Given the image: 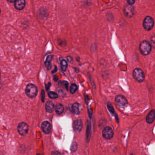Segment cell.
Returning a JSON list of instances; mask_svg holds the SVG:
<instances>
[{
    "label": "cell",
    "mask_w": 155,
    "mask_h": 155,
    "mask_svg": "<svg viewBox=\"0 0 155 155\" xmlns=\"http://www.w3.org/2000/svg\"><path fill=\"white\" fill-rule=\"evenodd\" d=\"M139 50L142 55H148L151 51V45L148 41L144 40L140 44Z\"/></svg>",
    "instance_id": "1"
},
{
    "label": "cell",
    "mask_w": 155,
    "mask_h": 155,
    "mask_svg": "<svg viewBox=\"0 0 155 155\" xmlns=\"http://www.w3.org/2000/svg\"><path fill=\"white\" fill-rule=\"evenodd\" d=\"M26 92L29 98H34L37 94L38 89L35 85L29 84L26 87Z\"/></svg>",
    "instance_id": "2"
},
{
    "label": "cell",
    "mask_w": 155,
    "mask_h": 155,
    "mask_svg": "<svg viewBox=\"0 0 155 155\" xmlns=\"http://www.w3.org/2000/svg\"><path fill=\"white\" fill-rule=\"evenodd\" d=\"M133 76L138 82H142L145 79V75L143 71L139 68H136L134 69Z\"/></svg>",
    "instance_id": "3"
},
{
    "label": "cell",
    "mask_w": 155,
    "mask_h": 155,
    "mask_svg": "<svg viewBox=\"0 0 155 155\" xmlns=\"http://www.w3.org/2000/svg\"><path fill=\"white\" fill-rule=\"evenodd\" d=\"M154 24V22L153 18L150 16H147L144 20V28L146 30L149 31L153 28Z\"/></svg>",
    "instance_id": "4"
},
{
    "label": "cell",
    "mask_w": 155,
    "mask_h": 155,
    "mask_svg": "<svg viewBox=\"0 0 155 155\" xmlns=\"http://www.w3.org/2000/svg\"><path fill=\"white\" fill-rule=\"evenodd\" d=\"M18 132L20 135L25 136L29 130V127L25 122L20 123L17 127Z\"/></svg>",
    "instance_id": "5"
},
{
    "label": "cell",
    "mask_w": 155,
    "mask_h": 155,
    "mask_svg": "<svg viewBox=\"0 0 155 155\" xmlns=\"http://www.w3.org/2000/svg\"><path fill=\"white\" fill-rule=\"evenodd\" d=\"M115 102L118 106L121 108L125 107L128 103L127 99L122 95H118L116 97Z\"/></svg>",
    "instance_id": "6"
},
{
    "label": "cell",
    "mask_w": 155,
    "mask_h": 155,
    "mask_svg": "<svg viewBox=\"0 0 155 155\" xmlns=\"http://www.w3.org/2000/svg\"><path fill=\"white\" fill-rule=\"evenodd\" d=\"M123 11L125 16L128 17H132L134 15V9L132 5H127L124 6Z\"/></svg>",
    "instance_id": "7"
},
{
    "label": "cell",
    "mask_w": 155,
    "mask_h": 155,
    "mask_svg": "<svg viewBox=\"0 0 155 155\" xmlns=\"http://www.w3.org/2000/svg\"><path fill=\"white\" fill-rule=\"evenodd\" d=\"M102 136L105 139H110L113 136V132L109 127H106L102 131Z\"/></svg>",
    "instance_id": "8"
},
{
    "label": "cell",
    "mask_w": 155,
    "mask_h": 155,
    "mask_svg": "<svg viewBox=\"0 0 155 155\" xmlns=\"http://www.w3.org/2000/svg\"><path fill=\"white\" fill-rule=\"evenodd\" d=\"M41 128L44 132L48 134L51 131V125L49 122L45 121L42 124Z\"/></svg>",
    "instance_id": "9"
},
{
    "label": "cell",
    "mask_w": 155,
    "mask_h": 155,
    "mask_svg": "<svg viewBox=\"0 0 155 155\" xmlns=\"http://www.w3.org/2000/svg\"><path fill=\"white\" fill-rule=\"evenodd\" d=\"M155 119V110L152 109L148 113L146 121L147 123H152Z\"/></svg>",
    "instance_id": "10"
},
{
    "label": "cell",
    "mask_w": 155,
    "mask_h": 155,
    "mask_svg": "<svg viewBox=\"0 0 155 155\" xmlns=\"http://www.w3.org/2000/svg\"><path fill=\"white\" fill-rule=\"evenodd\" d=\"M26 5L25 0H16L15 2V7L18 10L23 9Z\"/></svg>",
    "instance_id": "11"
},
{
    "label": "cell",
    "mask_w": 155,
    "mask_h": 155,
    "mask_svg": "<svg viewBox=\"0 0 155 155\" xmlns=\"http://www.w3.org/2000/svg\"><path fill=\"white\" fill-rule=\"evenodd\" d=\"M81 106L79 103L75 102L73 104L72 106V111L73 113L76 115H78L80 112Z\"/></svg>",
    "instance_id": "12"
},
{
    "label": "cell",
    "mask_w": 155,
    "mask_h": 155,
    "mask_svg": "<svg viewBox=\"0 0 155 155\" xmlns=\"http://www.w3.org/2000/svg\"><path fill=\"white\" fill-rule=\"evenodd\" d=\"M74 128L75 130L77 132H79L82 130V121L81 120L78 119L74 122Z\"/></svg>",
    "instance_id": "13"
},
{
    "label": "cell",
    "mask_w": 155,
    "mask_h": 155,
    "mask_svg": "<svg viewBox=\"0 0 155 155\" xmlns=\"http://www.w3.org/2000/svg\"><path fill=\"white\" fill-rule=\"evenodd\" d=\"M54 107H55L54 104H53V102L50 101H49L46 103L45 109L48 112L51 113L53 112Z\"/></svg>",
    "instance_id": "14"
},
{
    "label": "cell",
    "mask_w": 155,
    "mask_h": 155,
    "mask_svg": "<svg viewBox=\"0 0 155 155\" xmlns=\"http://www.w3.org/2000/svg\"><path fill=\"white\" fill-rule=\"evenodd\" d=\"M64 111V108L62 104H58L55 107V112L57 114H61Z\"/></svg>",
    "instance_id": "15"
},
{
    "label": "cell",
    "mask_w": 155,
    "mask_h": 155,
    "mask_svg": "<svg viewBox=\"0 0 155 155\" xmlns=\"http://www.w3.org/2000/svg\"><path fill=\"white\" fill-rule=\"evenodd\" d=\"M52 58V56L51 55H49L48 57H47L46 60L45 62V66L47 68V69L49 70L51 68V65L50 62H51V59Z\"/></svg>",
    "instance_id": "16"
},
{
    "label": "cell",
    "mask_w": 155,
    "mask_h": 155,
    "mask_svg": "<svg viewBox=\"0 0 155 155\" xmlns=\"http://www.w3.org/2000/svg\"><path fill=\"white\" fill-rule=\"evenodd\" d=\"M67 66H68V64L67 61L64 59L62 60L61 61V68L62 71H65L67 69Z\"/></svg>",
    "instance_id": "17"
},
{
    "label": "cell",
    "mask_w": 155,
    "mask_h": 155,
    "mask_svg": "<svg viewBox=\"0 0 155 155\" xmlns=\"http://www.w3.org/2000/svg\"><path fill=\"white\" fill-rule=\"evenodd\" d=\"M77 89V86L76 85L74 84H73L71 85L70 87V92L71 94H74L75 92L76 91Z\"/></svg>",
    "instance_id": "18"
},
{
    "label": "cell",
    "mask_w": 155,
    "mask_h": 155,
    "mask_svg": "<svg viewBox=\"0 0 155 155\" xmlns=\"http://www.w3.org/2000/svg\"><path fill=\"white\" fill-rule=\"evenodd\" d=\"M49 98L52 99H55V98H58V95L54 92H49Z\"/></svg>",
    "instance_id": "19"
},
{
    "label": "cell",
    "mask_w": 155,
    "mask_h": 155,
    "mask_svg": "<svg viewBox=\"0 0 155 155\" xmlns=\"http://www.w3.org/2000/svg\"><path fill=\"white\" fill-rule=\"evenodd\" d=\"M39 15H40V16H41V17H45L46 16H47L48 15V14H47V12L46 11H45V9H41V10H40L39 11Z\"/></svg>",
    "instance_id": "20"
},
{
    "label": "cell",
    "mask_w": 155,
    "mask_h": 155,
    "mask_svg": "<svg viewBox=\"0 0 155 155\" xmlns=\"http://www.w3.org/2000/svg\"><path fill=\"white\" fill-rule=\"evenodd\" d=\"M107 106H108V108L109 111H110V112L112 114H113L114 113V109L113 108V107L112 106V104H109V103H108Z\"/></svg>",
    "instance_id": "21"
},
{
    "label": "cell",
    "mask_w": 155,
    "mask_h": 155,
    "mask_svg": "<svg viewBox=\"0 0 155 155\" xmlns=\"http://www.w3.org/2000/svg\"><path fill=\"white\" fill-rule=\"evenodd\" d=\"M78 148V145L77 144L76 142H74L71 146V151H76L77 149Z\"/></svg>",
    "instance_id": "22"
},
{
    "label": "cell",
    "mask_w": 155,
    "mask_h": 155,
    "mask_svg": "<svg viewBox=\"0 0 155 155\" xmlns=\"http://www.w3.org/2000/svg\"><path fill=\"white\" fill-rule=\"evenodd\" d=\"M112 16V14H111V13H108L107 14V15H106L107 20H109V21H111L112 20H113V16L111 17V16Z\"/></svg>",
    "instance_id": "23"
},
{
    "label": "cell",
    "mask_w": 155,
    "mask_h": 155,
    "mask_svg": "<svg viewBox=\"0 0 155 155\" xmlns=\"http://www.w3.org/2000/svg\"><path fill=\"white\" fill-rule=\"evenodd\" d=\"M127 2H128V4L130 5H132L135 3V0H127Z\"/></svg>",
    "instance_id": "24"
},
{
    "label": "cell",
    "mask_w": 155,
    "mask_h": 155,
    "mask_svg": "<svg viewBox=\"0 0 155 155\" xmlns=\"http://www.w3.org/2000/svg\"><path fill=\"white\" fill-rule=\"evenodd\" d=\"M51 155H61L60 153H59L58 151H53V152L52 153Z\"/></svg>",
    "instance_id": "25"
},
{
    "label": "cell",
    "mask_w": 155,
    "mask_h": 155,
    "mask_svg": "<svg viewBox=\"0 0 155 155\" xmlns=\"http://www.w3.org/2000/svg\"><path fill=\"white\" fill-rule=\"evenodd\" d=\"M42 98H41V99H42V101L43 102L44 101V98H45V92H44V91L42 90Z\"/></svg>",
    "instance_id": "26"
},
{
    "label": "cell",
    "mask_w": 155,
    "mask_h": 155,
    "mask_svg": "<svg viewBox=\"0 0 155 155\" xmlns=\"http://www.w3.org/2000/svg\"><path fill=\"white\" fill-rule=\"evenodd\" d=\"M67 59L69 62H72V59L71 57H69V56L67 57Z\"/></svg>",
    "instance_id": "27"
},
{
    "label": "cell",
    "mask_w": 155,
    "mask_h": 155,
    "mask_svg": "<svg viewBox=\"0 0 155 155\" xmlns=\"http://www.w3.org/2000/svg\"><path fill=\"white\" fill-rule=\"evenodd\" d=\"M7 1L10 2H16V0H7Z\"/></svg>",
    "instance_id": "28"
},
{
    "label": "cell",
    "mask_w": 155,
    "mask_h": 155,
    "mask_svg": "<svg viewBox=\"0 0 155 155\" xmlns=\"http://www.w3.org/2000/svg\"><path fill=\"white\" fill-rule=\"evenodd\" d=\"M1 71H0V80H1Z\"/></svg>",
    "instance_id": "29"
},
{
    "label": "cell",
    "mask_w": 155,
    "mask_h": 155,
    "mask_svg": "<svg viewBox=\"0 0 155 155\" xmlns=\"http://www.w3.org/2000/svg\"><path fill=\"white\" fill-rule=\"evenodd\" d=\"M0 14H1V10H0Z\"/></svg>",
    "instance_id": "30"
}]
</instances>
